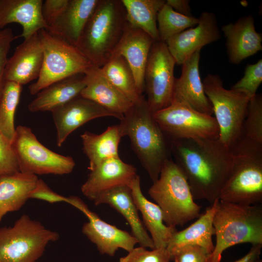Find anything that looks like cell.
Returning <instances> with one entry per match:
<instances>
[{"label": "cell", "instance_id": "cell-12", "mask_svg": "<svg viewBox=\"0 0 262 262\" xmlns=\"http://www.w3.org/2000/svg\"><path fill=\"white\" fill-rule=\"evenodd\" d=\"M176 64L165 43L154 42L144 72L146 100L153 114L171 103L176 80Z\"/></svg>", "mask_w": 262, "mask_h": 262}, {"label": "cell", "instance_id": "cell-35", "mask_svg": "<svg viewBox=\"0 0 262 262\" xmlns=\"http://www.w3.org/2000/svg\"><path fill=\"white\" fill-rule=\"evenodd\" d=\"M262 82V59L253 64H247L243 77L230 89L242 92L250 98L255 96Z\"/></svg>", "mask_w": 262, "mask_h": 262}, {"label": "cell", "instance_id": "cell-1", "mask_svg": "<svg viewBox=\"0 0 262 262\" xmlns=\"http://www.w3.org/2000/svg\"><path fill=\"white\" fill-rule=\"evenodd\" d=\"M170 145L194 199L205 200L211 206L219 200L232 167L230 149L218 138L172 140Z\"/></svg>", "mask_w": 262, "mask_h": 262}, {"label": "cell", "instance_id": "cell-7", "mask_svg": "<svg viewBox=\"0 0 262 262\" xmlns=\"http://www.w3.org/2000/svg\"><path fill=\"white\" fill-rule=\"evenodd\" d=\"M59 233L29 215H21L12 226L0 228V262H36Z\"/></svg>", "mask_w": 262, "mask_h": 262}, {"label": "cell", "instance_id": "cell-18", "mask_svg": "<svg viewBox=\"0 0 262 262\" xmlns=\"http://www.w3.org/2000/svg\"><path fill=\"white\" fill-rule=\"evenodd\" d=\"M200 51H197L182 65L181 75L176 78L172 102H182L198 112L213 115L212 105L200 77Z\"/></svg>", "mask_w": 262, "mask_h": 262}, {"label": "cell", "instance_id": "cell-42", "mask_svg": "<svg viewBox=\"0 0 262 262\" xmlns=\"http://www.w3.org/2000/svg\"><path fill=\"white\" fill-rule=\"evenodd\" d=\"M165 3L175 11L187 16H192L189 0H167Z\"/></svg>", "mask_w": 262, "mask_h": 262}, {"label": "cell", "instance_id": "cell-22", "mask_svg": "<svg viewBox=\"0 0 262 262\" xmlns=\"http://www.w3.org/2000/svg\"><path fill=\"white\" fill-rule=\"evenodd\" d=\"M42 0H0V30L16 23L22 27L18 37L27 38L47 29L42 15Z\"/></svg>", "mask_w": 262, "mask_h": 262}, {"label": "cell", "instance_id": "cell-8", "mask_svg": "<svg viewBox=\"0 0 262 262\" xmlns=\"http://www.w3.org/2000/svg\"><path fill=\"white\" fill-rule=\"evenodd\" d=\"M202 82L219 127L218 139L230 149L242 135L250 98L242 92L225 89L216 74H208Z\"/></svg>", "mask_w": 262, "mask_h": 262}, {"label": "cell", "instance_id": "cell-23", "mask_svg": "<svg viewBox=\"0 0 262 262\" xmlns=\"http://www.w3.org/2000/svg\"><path fill=\"white\" fill-rule=\"evenodd\" d=\"M85 75L86 85L80 95L82 97L121 116L132 105L133 103L103 76L100 67L92 66Z\"/></svg>", "mask_w": 262, "mask_h": 262}, {"label": "cell", "instance_id": "cell-38", "mask_svg": "<svg viewBox=\"0 0 262 262\" xmlns=\"http://www.w3.org/2000/svg\"><path fill=\"white\" fill-rule=\"evenodd\" d=\"M168 252L174 262H210L211 255L196 245H186Z\"/></svg>", "mask_w": 262, "mask_h": 262}, {"label": "cell", "instance_id": "cell-13", "mask_svg": "<svg viewBox=\"0 0 262 262\" xmlns=\"http://www.w3.org/2000/svg\"><path fill=\"white\" fill-rule=\"evenodd\" d=\"M66 203L79 210L87 217L88 221L83 224L82 232L96 246L100 253L113 257L118 249L128 252L138 243L137 239L128 231L102 220L80 197H67Z\"/></svg>", "mask_w": 262, "mask_h": 262}, {"label": "cell", "instance_id": "cell-39", "mask_svg": "<svg viewBox=\"0 0 262 262\" xmlns=\"http://www.w3.org/2000/svg\"><path fill=\"white\" fill-rule=\"evenodd\" d=\"M68 0H46L43 2L42 15L47 26L51 28L64 11Z\"/></svg>", "mask_w": 262, "mask_h": 262}, {"label": "cell", "instance_id": "cell-29", "mask_svg": "<svg viewBox=\"0 0 262 262\" xmlns=\"http://www.w3.org/2000/svg\"><path fill=\"white\" fill-rule=\"evenodd\" d=\"M122 137L118 124L108 127L99 134L87 131L81 135L83 152L89 159L88 168L90 171L105 161L119 157L118 146Z\"/></svg>", "mask_w": 262, "mask_h": 262}, {"label": "cell", "instance_id": "cell-16", "mask_svg": "<svg viewBox=\"0 0 262 262\" xmlns=\"http://www.w3.org/2000/svg\"><path fill=\"white\" fill-rule=\"evenodd\" d=\"M43 48L39 31L24 41L8 58L4 69L5 81L24 85L37 79L42 66Z\"/></svg>", "mask_w": 262, "mask_h": 262}, {"label": "cell", "instance_id": "cell-3", "mask_svg": "<svg viewBox=\"0 0 262 262\" xmlns=\"http://www.w3.org/2000/svg\"><path fill=\"white\" fill-rule=\"evenodd\" d=\"M127 22L121 0H98L77 48L93 66L102 67L112 56Z\"/></svg>", "mask_w": 262, "mask_h": 262}, {"label": "cell", "instance_id": "cell-15", "mask_svg": "<svg viewBox=\"0 0 262 262\" xmlns=\"http://www.w3.org/2000/svg\"><path fill=\"white\" fill-rule=\"evenodd\" d=\"M56 129V144L61 147L68 136L84 124L97 118L120 115L81 95L51 112Z\"/></svg>", "mask_w": 262, "mask_h": 262}, {"label": "cell", "instance_id": "cell-4", "mask_svg": "<svg viewBox=\"0 0 262 262\" xmlns=\"http://www.w3.org/2000/svg\"><path fill=\"white\" fill-rule=\"evenodd\" d=\"M232 167L219 200L242 205L262 201V143L242 135L230 148Z\"/></svg>", "mask_w": 262, "mask_h": 262}, {"label": "cell", "instance_id": "cell-26", "mask_svg": "<svg viewBox=\"0 0 262 262\" xmlns=\"http://www.w3.org/2000/svg\"><path fill=\"white\" fill-rule=\"evenodd\" d=\"M98 0H68L55 23L48 31L77 47L82 33Z\"/></svg>", "mask_w": 262, "mask_h": 262}, {"label": "cell", "instance_id": "cell-24", "mask_svg": "<svg viewBox=\"0 0 262 262\" xmlns=\"http://www.w3.org/2000/svg\"><path fill=\"white\" fill-rule=\"evenodd\" d=\"M129 186L136 207L142 214L143 224L150 234L154 248H166L171 236L177 231L176 228L167 226L159 206L143 195L138 175Z\"/></svg>", "mask_w": 262, "mask_h": 262}, {"label": "cell", "instance_id": "cell-20", "mask_svg": "<svg viewBox=\"0 0 262 262\" xmlns=\"http://www.w3.org/2000/svg\"><path fill=\"white\" fill-rule=\"evenodd\" d=\"M226 38L229 62L239 64L262 49V35L255 29L253 16L249 15L222 27Z\"/></svg>", "mask_w": 262, "mask_h": 262}, {"label": "cell", "instance_id": "cell-44", "mask_svg": "<svg viewBox=\"0 0 262 262\" xmlns=\"http://www.w3.org/2000/svg\"><path fill=\"white\" fill-rule=\"evenodd\" d=\"M257 262H262V261L259 260Z\"/></svg>", "mask_w": 262, "mask_h": 262}, {"label": "cell", "instance_id": "cell-17", "mask_svg": "<svg viewBox=\"0 0 262 262\" xmlns=\"http://www.w3.org/2000/svg\"><path fill=\"white\" fill-rule=\"evenodd\" d=\"M137 175L136 168L120 157L108 159L90 171L81 187L83 196L94 201L103 193L113 188L129 186Z\"/></svg>", "mask_w": 262, "mask_h": 262}, {"label": "cell", "instance_id": "cell-27", "mask_svg": "<svg viewBox=\"0 0 262 262\" xmlns=\"http://www.w3.org/2000/svg\"><path fill=\"white\" fill-rule=\"evenodd\" d=\"M38 179L35 175L20 171L0 177V222L7 213L23 206Z\"/></svg>", "mask_w": 262, "mask_h": 262}, {"label": "cell", "instance_id": "cell-30", "mask_svg": "<svg viewBox=\"0 0 262 262\" xmlns=\"http://www.w3.org/2000/svg\"><path fill=\"white\" fill-rule=\"evenodd\" d=\"M124 6L127 22L160 41L157 28V15L165 3L164 0H121Z\"/></svg>", "mask_w": 262, "mask_h": 262}, {"label": "cell", "instance_id": "cell-11", "mask_svg": "<svg viewBox=\"0 0 262 262\" xmlns=\"http://www.w3.org/2000/svg\"><path fill=\"white\" fill-rule=\"evenodd\" d=\"M153 116L170 141L185 139H217L219 130L213 115L196 111L180 102H172Z\"/></svg>", "mask_w": 262, "mask_h": 262}, {"label": "cell", "instance_id": "cell-9", "mask_svg": "<svg viewBox=\"0 0 262 262\" xmlns=\"http://www.w3.org/2000/svg\"><path fill=\"white\" fill-rule=\"evenodd\" d=\"M39 33L43 48V60L38 78L29 86L31 95H36L55 82L85 73L93 66L76 47L46 29L40 30Z\"/></svg>", "mask_w": 262, "mask_h": 262}, {"label": "cell", "instance_id": "cell-36", "mask_svg": "<svg viewBox=\"0 0 262 262\" xmlns=\"http://www.w3.org/2000/svg\"><path fill=\"white\" fill-rule=\"evenodd\" d=\"M170 255L166 248H154L148 250L140 246L134 247L119 262H170Z\"/></svg>", "mask_w": 262, "mask_h": 262}, {"label": "cell", "instance_id": "cell-25", "mask_svg": "<svg viewBox=\"0 0 262 262\" xmlns=\"http://www.w3.org/2000/svg\"><path fill=\"white\" fill-rule=\"evenodd\" d=\"M86 85L85 73L75 74L44 88L28 104L31 112H51L81 95Z\"/></svg>", "mask_w": 262, "mask_h": 262}, {"label": "cell", "instance_id": "cell-34", "mask_svg": "<svg viewBox=\"0 0 262 262\" xmlns=\"http://www.w3.org/2000/svg\"><path fill=\"white\" fill-rule=\"evenodd\" d=\"M242 135L262 143V96L256 94L250 99L243 127Z\"/></svg>", "mask_w": 262, "mask_h": 262}, {"label": "cell", "instance_id": "cell-33", "mask_svg": "<svg viewBox=\"0 0 262 262\" xmlns=\"http://www.w3.org/2000/svg\"><path fill=\"white\" fill-rule=\"evenodd\" d=\"M157 21L160 41L165 42L174 35L196 26L198 18L180 14L165 3L158 13Z\"/></svg>", "mask_w": 262, "mask_h": 262}, {"label": "cell", "instance_id": "cell-32", "mask_svg": "<svg viewBox=\"0 0 262 262\" xmlns=\"http://www.w3.org/2000/svg\"><path fill=\"white\" fill-rule=\"evenodd\" d=\"M21 91V85L5 81L0 97V130L11 142L16 131L15 114Z\"/></svg>", "mask_w": 262, "mask_h": 262}, {"label": "cell", "instance_id": "cell-6", "mask_svg": "<svg viewBox=\"0 0 262 262\" xmlns=\"http://www.w3.org/2000/svg\"><path fill=\"white\" fill-rule=\"evenodd\" d=\"M148 193L161 208L168 226H183L200 215L201 207L195 202L186 178L170 158L164 163Z\"/></svg>", "mask_w": 262, "mask_h": 262}, {"label": "cell", "instance_id": "cell-2", "mask_svg": "<svg viewBox=\"0 0 262 262\" xmlns=\"http://www.w3.org/2000/svg\"><path fill=\"white\" fill-rule=\"evenodd\" d=\"M120 120L118 125L122 137H129L142 166L152 182H155L164 163L169 158L170 145L145 97L142 95Z\"/></svg>", "mask_w": 262, "mask_h": 262}, {"label": "cell", "instance_id": "cell-40", "mask_svg": "<svg viewBox=\"0 0 262 262\" xmlns=\"http://www.w3.org/2000/svg\"><path fill=\"white\" fill-rule=\"evenodd\" d=\"M16 38L11 28L0 30V97L5 82L4 69L8 59V54L11 44Z\"/></svg>", "mask_w": 262, "mask_h": 262}, {"label": "cell", "instance_id": "cell-28", "mask_svg": "<svg viewBox=\"0 0 262 262\" xmlns=\"http://www.w3.org/2000/svg\"><path fill=\"white\" fill-rule=\"evenodd\" d=\"M218 200L189 227L173 233L166 246L168 251L186 245H196L212 253L214 248L212 237L214 235L213 219Z\"/></svg>", "mask_w": 262, "mask_h": 262}, {"label": "cell", "instance_id": "cell-5", "mask_svg": "<svg viewBox=\"0 0 262 262\" xmlns=\"http://www.w3.org/2000/svg\"><path fill=\"white\" fill-rule=\"evenodd\" d=\"M218 200L213 219L215 244L210 262H220L227 248L240 244H262V207Z\"/></svg>", "mask_w": 262, "mask_h": 262}, {"label": "cell", "instance_id": "cell-21", "mask_svg": "<svg viewBox=\"0 0 262 262\" xmlns=\"http://www.w3.org/2000/svg\"><path fill=\"white\" fill-rule=\"evenodd\" d=\"M93 202L96 206L108 204L117 211L128 222L131 234L140 246L154 248L153 241L139 216L129 186L122 185L109 190L98 196Z\"/></svg>", "mask_w": 262, "mask_h": 262}, {"label": "cell", "instance_id": "cell-37", "mask_svg": "<svg viewBox=\"0 0 262 262\" xmlns=\"http://www.w3.org/2000/svg\"><path fill=\"white\" fill-rule=\"evenodd\" d=\"M19 172L12 142L0 130V177Z\"/></svg>", "mask_w": 262, "mask_h": 262}, {"label": "cell", "instance_id": "cell-31", "mask_svg": "<svg viewBox=\"0 0 262 262\" xmlns=\"http://www.w3.org/2000/svg\"><path fill=\"white\" fill-rule=\"evenodd\" d=\"M100 70L103 76L133 104L140 100L142 95L139 94L133 72L123 57L113 55Z\"/></svg>", "mask_w": 262, "mask_h": 262}, {"label": "cell", "instance_id": "cell-43", "mask_svg": "<svg viewBox=\"0 0 262 262\" xmlns=\"http://www.w3.org/2000/svg\"><path fill=\"white\" fill-rule=\"evenodd\" d=\"M262 244L253 245L249 252L242 258L234 262H257L260 260Z\"/></svg>", "mask_w": 262, "mask_h": 262}, {"label": "cell", "instance_id": "cell-19", "mask_svg": "<svg viewBox=\"0 0 262 262\" xmlns=\"http://www.w3.org/2000/svg\"><path fill=\"white\" fill-rule=\"evenodd\" d=\"M153 39L143 30L127 22L113 55L123 57L131 67L139 94L145 91L144 72Z\"/></svg>", "mask_w": 262, "mask_h": 262}, {"label": "cell", "instance_id": "cell-41", "mask_svg": "<svg viewBox=\"0 0 262 262\" xmlns=\"http://www.w3.org/2000/svg\"><path fill=\"white\" fill-rule=\"evenodd\" d=\"M67 197L53 191L42 179H38L29 195V198L36 199L53 204L67 201Z\"/></svg>", "mask_w": 262, "mask_h": 262}, {"label": "cell", "instance_id": "cell-10", "mask_svg": "<svg viewBox=\"0 0 262 262\" xmlns=\"http://www.w3.org/2000/svg\"><path fill=\"white\" fill-rule=\"evenodd\" d=\"M12 144L21 172L36 176L63 175L71 173L75 166L71 157L48 148L27 126L19 125L16 128Z\"/></svg>", "mask_w": 262, "mask_h": 262}, {"label": "cell", "instance_id": "cell-14", "mask_svg": "<svg viewBox=\"0 0 262 262\" xmlns=\"http://www.w3.org/2000/svg\"><path fill=\"white\" fill-rule=\"evenodd\" d=\"M197 24L168 39L165 43L176 64L182 65L204 46L219 40L221 34L214 13L204 11Z\"/></svg>", "mask_w": 262, "mask_h": 262}]
</instances>
